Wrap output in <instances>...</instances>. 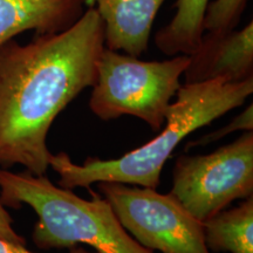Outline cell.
<instances>
[{
    "mask_svg": "<svg viewBox=\"0 0 253 253\" xmlns=\"http://www.w3.org/2000/svg\"><path fill=\"white\" fill-rule=\"evenodd\" d=\"M103 48V21L94 7L65 31L0 45V169L21 166L46 175L50 126L93 87Z\"/></svg>",
    "mask_w": 253,
    "mask_h": 253,
    "instance_id": "obj_1",
    "label": "cell"
},
{
    "mask_svg": "<svg viewBox=\"0 0 253 253\" xmlns=\"http://www.w3.org/2000/svg\"><path fill=\"white\" fill-rule=\"evenodd\" d=\"M253 93V78L240 82L224 79L184 84L170 103L163 130L153 140L115 160L88 158L77 164L68 154L50 155L49 168L59 175V186L90 189L95 183L116 182L157 189L164 164L191 132L239 108Z\"/></svg>",
    "mask_w": 253,
    "mask_h": 253,
    "instance_id": "obj_2",
    "label": "cell"
},
{
    "mask_svg": "<svg viewBox=\"0 0 253 253\" xmlns=\"http://www.w3.org/2000/svg\"><path fill=\"white\" fill-rule=\"evenodd\" d=\"M84 199L46 175L0 169V202L4 207H30L38 216L32 240L39 249L88 245L97 253H154L129 235L113 208L93 190Z\"/></svg>",
    "mask_w": 253,
    "mask_h": 253,
    "instance_id": "obj_3",
    "label": "cell"
},
{
    "mask_svg": "<svg viewBox=\"0 0 253 253\" xmlns=\"http://www.w3.org/2000/svg\"><path fill=\"white\" fill-rule=\"evenodd\" d=\"M189 61V55L143 61L104 47L91 87V113L103 121L134 116L154 131L161 130Z\"/></svg>",
    "mask_w": 253,
    "mask_h": 253,
    "instance_id": "obj_4",
    "label": "cell"
},
{
    "mask_svg": "<svg viewBox=\"0 0 253 253\" xmlns=\"http://www.w3.org/2000/svg\"><path fill=\"white\" fill-rule=\"evenodd\" d=\"M173 197L198 220L253 196V131L208 155H179L172 169Z\"/></svg>",
    "mask_w": 253,
    "mask_h": 253,
    "instance_id": "obj_5",
    "label": "cell"
},
{
    "mask_svg": "<svg viewBox=\"0 0 253 253\" xmlns=\"http://www.w3.org/2000/svg\"><path fill=\"white\" fill-rule=\"evenodd\" d=\"M120 223L136 242L162 253H211L203 221L192 216L173 196L156 189L97 183Z\"/></svg>",
    "mask_w": 253,
    "mask_h": 253,
    "instance_id": "obj_6",
    "label": "cell"
},
{
    "mask_svg": "<svg viewBox=\"0 0 253 253\" xmlns=\"http://www.w3.org/2000/svg\"><path fill=\"white\" fill-rule=\"evenodd\" d=\"M184 74V84L224 79L240 82L253 78V21L242 30L204 33Z\"/></svg>",
    "mask_w": 253,
    "mask_h": 253,
    "instance_id": "obj_7",
    "label": "cell"
},
{
    "mask_svg": "<svg viewBox=\"0 0 253 253\" xmlns=\"http://www.w3.org/2000/svg\"><path fill=\"white\" fill-rule=\"evenodd\" d=\"M103 21L104 47L131 56L147 52L151 30L166 0H95Z\"/></svg>",
    "mask_w": 253,
    "mask_h": 253,
    "instance_id": "obj_8",
    "label": "cell"
},
{
    "mask_svg": "<svg viewBox=\"0 0 253 253\" xmlns=\"http://www.w3.org/2000/svg\"><path fill=\"white\" fill-rule=\"evenodd\" d=\"M88 0H0V45L19 34L58 33L84 13Z\"/></svg>",
    "mask_w": 253,
    "mask_h": 253,
    "instance_id": "obj_9",
    "label": "cell"
},
{
    "mask_svg": "<svg viewBox=\"0 0 253 253\" xmlns=\"http://www.w3.org/2000/svg\"><path fill=\"white\" fill-rule=\"evenodd\" d=\"M211 0H177L171 21L155 34V45L168 56L191 55L205 33L204 18Z\"/></svg>",
    "mask_w": 253,
    "mask_h": 253,
    "instance_id": "obj_10",
    "label": "cell"
},
{
    "mask_svg": "<svg viewBox=\"0 0 253 253\" xmlns=\"http://www.w3.org/2000/svg\"><path fill=\"white\" fill-rule=\"evenodd\" d=\"M203 226L210 251L253 253V196L204 220Z\"/></svg>",
    "mask_w": 253,
    "mask_h": 253,
    "instance_id": "obj_11",
    "label": "cell"
},
{
    "mask_svg": "<svg viewBox=\"0 0 253 253\" xmlns=\"http://www.w3.org/2000/svg\"><path fill=\"white\" fill-rule=\"evenodd\" d=\"M249 0H214L208 6L204 18L207 33L223 34L236 30Z\"/></svg>",
    "mask_w": 253,
    "mask_h": 253,
    "instance_id": "obj_12",
    "label": "cell"
},
{
    "mask_svg": "<svg viewBox=\"0 0 253 253\" xmlns=\"http://www.w3.org/2000/svg\"><path fill=\"white\" fill-rule=\"evenodd\" d=\"M253 130V104L251 103L249 107H246L244 112H242L238 116L231 121L229 125L223 126L221 129L211 132L201 137L197 141L190 142L186 145V150L194 147H202V145H208L212 142L219 141L220 138L225 137L233 131H252Z\"/></svg>",
    "mask_w": 253,
    "mask_h": 253,
    "instance_id": "obj_13",
    "label": "cell"
},
{
    "mask_svg": "<svg viewBox=\"0 0 253 253\" xmlns=\"http://www.w3.org/2000/svg\"><path fill=\"white\" fill-rule=\"evenodd\" d=\"M5 208L0 202V237L15 244L26 245V239L15 231L13 219Z\"/></svg>",
    "mask_w": 253,
    "mask_h": 253,
    "instance_id": "obj_14",
    "label": "cell"
},
{
    "mask_svg": "<svg viewBox=\"0 0 253 253\" xmlns=\"http://www.w3.org/2000/svg\"><path fill=\"white\" fill-rule=\"evenodd\" d=\"M0 253H34L26 249V245H19L15 243L8 242L0 237ZM71 253H97V252H89L82 248H73Z\"/></svg>",
    "mask_w": 253,
    "mask_h": 253,
    "instance_id": "obj_15",
    "label": "cell"
}]
</instances>
